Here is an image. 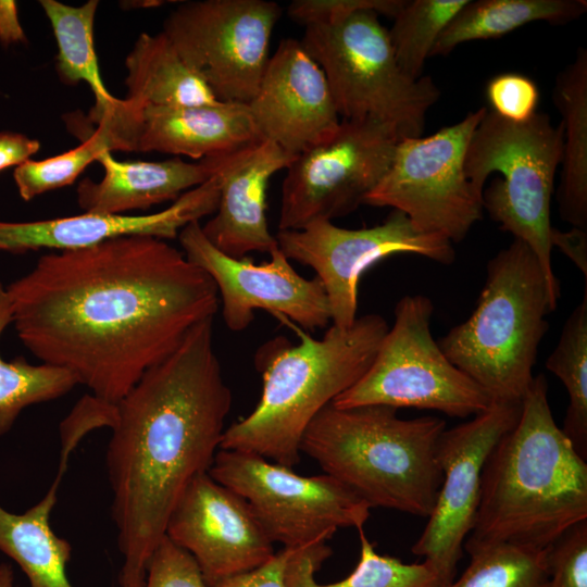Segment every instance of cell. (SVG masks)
<instances>
[{
	"mask_svg": "<svg viewBox=\"0 0 587 587\" xmlns=\"http://www.w3.org/2000/svg\"><path fill=\"white\" fill-rule=\"evenodd\" d=\"M7 290L23 345L110 403L218 309L213 279L152 236L43 254Z\"/></svg>",
	"mask_w": 587,
	"mask_h": 587,
	"instance_id": "obj_1",
	"label": "cell"
},
{
	"mask_svg": "<svg viewBox=\"0 0 587 587\" xmlns=\"http://www.w3.org/2000/svg\"><path fill=\"white\" fill-rule=\"evenodd\" d=\"M213 320L192 327L115 403L105 463L123 557L120 587H145L172 510L220 450L233 395L214 350Z\"/></svg>",
	"mask_w": 587,
	"mask_h": 587,
	"instance_id": "obj_2",
	"label": "cell"
},
{
	"mask_svg": "<svg viewBox=\"0 0 587 587\" xmlns=\"http://www.w3.org/2000/svg\"><path fill=\"white\" fill-rule=\"evenodd\" d=\"M516 424L489 453L473 529L463 548H549L587 520V463L554 422L544 374L534 376Z\"/></svg>",
	"mask_w": 587,
	"mask_h": 587,
	"instance_id": "obj_3",
	"label": "cell"
},
{
	"mask_svg": "<svg viewBox=\"0 0 587 587\" xmlns=\"http://www.w3.org/2000/svg\"><path fill=\"white\" fill-rule=\"evenodd\" d=\"M298 344L275 337L255 353L262 394L246 417L225 428L220 449L253 453L292 469L311 421L369 370L388 330L379 314L332 325L321 339L292 325Z\"/></svg>",
	"mask_w": 587,
	"mask_h": 587,
	"instance_id": "obj_4",
	"label": "cell"
},
{
	"mask_svg": "<svg viewBox=\"0 0 587 587\" xmlns=\"http://www.w3.org/2000/svg\"><path fill=\"white\" fill-rule=\"evenodd\" d=\"M446 422L402 420L397 409L326 405L307 427L300 451L371 508L428 517L442 482L437 447Z\"/></svg>",
	"mask_w": 587,
	"mask_h": 587,
	"instance_id": "obj_5",
	"label": "cell"
},
{
	"mask_svg": "<svg viewBox=\"0 0 587 587\" xmlns=\"http://www.w3.org/2000/svg\"><path fill=\"white\" fill-rule=\"evenodd\" d=\"M486 275L471 316L438 345L492 401L521 402L553 311L547 282L532 249L516 238L489 260Z\"/></svg>",
	"mask_w": 587,
	"mask_h": 587,
	"instance_id": "obj_6",
	"label": "cell"
},
{
	"mask_svg": "<svg viewBox=\"0 0 587 587\" xmlns=\"http://www.w3.org/2000/svg\"><path fill=\"white\" fill-rule=\"evenodd\" d=\"M563 126L536 112L508 121L487 109L469 141L464 173L500 229L525 242L545 274L552 310L561 295L551 263L550 207L561 164Z\"/></svg>",
	"mask_w": 587,
	"mask_h": 587,
	"instance_id": "obj_7",
	"label": "cell"
},
{
	"mask_svg": "<svg viewBox=\"0 0 587 587\" xmlns=\"http://www.w3.org/2000/svg\"><path fill=\"white\" fill-rule=\"evenodd\" d=\"M378 16L359 10L308 25L300 41L323 70L341 120H373L400 138L421 137L440 89L430 76L412 79L400 68Z\"/></svg>",
	"mask_w": 587,
	"mask_h": 587,
	"instance_id": "obj_8",
	"label": "cell"
},
{
	"mask_svg": "<svg viewBox=\"0 0 587 587\" xmlns=\"http://www.w3.org/2000/svg\"><path fill=\"white\" fill-rule=\"evenodd\" d=\"M434 305L423 295L404 296L395 323L384 336L365 374L332 404L346 409L369 404L434 410L467 417L487 410L491 397L453 365L430 333Z\"/></svg>",
	"mask_w": 587,
	"mask_h": 587,
	"instance_id": "obj_9",
	"label": "cell"
},
{
	"mask_svg": "<svg viewBox=\"0 0 587 587\" xmlns=\"http://www.w3.org/2000/svg\"><path fill=\"white\" fill-rule=\"evenodd\" d=\"M486 111L479 108L426 137L401 138L386 174L363 204L391 207L423 233L462 241L483 218L482 193L467 179L464 159Z\"/></svg>",
	"mask_w": 587,
	"mask_h": 587,
	"instance_id": "obj_10",
	"label": "cell"
},
{
	"mask_svg": "<svg viewBox=\"0 0 587 587\" xmlns=\"http://www.w3.org/2000/svg\"><path fill=\"white\" fill-rule=\"evenodd\" d=\"M210 476L242 497L270 539L299 549L340 527L362 528L371 507L328 474L302 476L253 453L220 449Z\"/></svg>",
	"mask_w": 587,
	"mask_h": 587,
	"instance_id": "obj_11",
	"label": "cell"
},
{
	"mask_svg": "<svg viewBox=\"0 0 587 587\" xmlns=\"http://www.w3.org/2000/svg\"><path fill=\"white\" fill-rule=\"evenodd\" d=\"M280 15L279 4L267 0L185 1L167 15L162 33L218 101L248 104Z\"/></svg>",
	"mask_w": 587,
	"mask_h": 587,
	"instance_id": "obj_12",
	"label": "cell"
},
{
	"mask_svg": "<svg viewBox=\"0 0 587 587\" xmlns=\"http://www.w3.org/2000/svg\"><path fill=\"white\" fill-rule=\"evenodd\" d=\"M400 136L373 120H341L328 141L299 154L282 185L278 230L350 214L386 174Z\"/></svg>",
	"mask_w": 587,
	"mask_h": 587,
	"instance_id": "obj_13",
	"label": "cell"
},
{
	"mask_svg": "<svg viewBox=\"0 0 587 587\" xmlns=\"http://www.w3.org/2000/svg\"><path fill=\"white\" fill-rule=\"evenodd\" d=\"M276 240L289 259L312 267L322 283L333 325L349 328L357 320L358 286L363 273L398 253H414L449 265L453 243L442 235L419 230L401 211L369 228L349 229L316 221L300 229L278 230Z\"/></svg>",
	"mask_w": 587,
	"mask_h": 587,
	"instance_id": "obj_14",
	"label": "cell"
},
{
	"mask_svg": "<svg viewBox=\"0 0 587 587\" xmlns=\"http://www.w3.org/2000/svg\"><path fill=\"white\" fill-rule=\"evenodd\" d=\"M521 402L494 401L472 420L445 429L439 438L437 459L442 482L412 552L425 559L441 587H448L455 578L464 541L475 524L485 462L519 421Z\"/></svg>",
	"mask_w": 587,
	"mask_h": 587,
	"instance_id": "obj_15",
	"label": "cell"
},
{
	"mask_svg": "<svg viewBox=\"0 0 587 587\" xmlns=\"http://www.w3.org/2000/svg\"><path fill=\"white\" fill-rule=\"evenodd\" d=\"M177 238L186 259L213 279L228 329H246L258 309L307 330L324 328L332 321L320 279L302 277L278 247L268 253L270 261L255 264L249 258H233L220 251L199 222L186 225Z\"/></svg>",
	"mask_w": 587,
	"mask_h": 587,
	"instance_id": "obj_16",
	"label": "cell"
},
{
	"mask_svg": "<svg viewBox=\"0 0 587 587\" xmlns=\"http://www.w3.org/2000/svg\"><path fill=\"white\" fill-rule=\"evenodd\" d=\"M165 536L192 555L210 587L275 554L248 502L209 473L187 486L168 516Z\"/></svg>",
	"mask_w": 587,
	"mask_h": 587,
	"instance_id": "obj_17",
	"label": "cell"
},
{
	"mask_svg": "<svg viewBox=\"0 0 587 587\" xmlns=\"http://www.w3.org/2000/svg\"><path fill=\"white\" fill-rule=\"evenodd\" d=\"M262 138L299 155L337 133L341 118L323 70L298 39H283L247 104Z\"/></svg>",
	"mask_w": 587,
	"mask_h": 587,
	"instance_id": "obj_18",
	"label": "cell"
},
{
	"mask_svg": "<svg viewBox=\"0 0 587 587\" xmlns=\"http://www.w3.org/2000/svg\"><path fill=\"white\" fill-rule=\"evenodd\" d=\"M220 171L205 183L183 193L170 207L152 214L84 212L33 222H0V250L16 253L42 248L75 250L123 236L175 239L186 225L215 212L220 199Z\"/></svg>",
	"mask_w": 587,
	"mask_h": 587,
	"instance_id": "obj_19",
	"label": "cell"
},
{
	"mask_svg": "<svg viewBox=\"0 0 587 587\" xmlns=\"http://www.w3.org/2000/svg\"><path fill=\"white\" fill-rule=\"evenodd\" d=\"M298 155L262 140L230 154L222 167L217 208L202 232L223 253L243 258L278 247L266 218V191L271 177L287 168Z\"/></svg>",
	"mask_w": 587,
	"mask_h": 587,
	"instance_id": "obj_20",
	"label": "cell"
},
{
	"mask_svg": "<svg viewBox=\"0 0 587 587\" xmlns=\"http://www.w3.org/2000/svg\"><path fill=\"white\" fill-rule=\"evenodd\" d=\"M129 151H157L191 159L228 155L262 141L247 104L218 101L190 107L130 104L126 120Z\"/></svg>",
	"mask_w": 587,
	"mask_h": 587,
	"instance_id": "obj_21",
	"label": "cell"
},
{
	"mask_svg": "<svg viewBox=\"0 0 587 587\" xmlns=\"http://www.w3.org/2000/svg\"><path fill=\"white\" fill-rule=\"evenodd\" d=\"M229 155L205 158L199 162H186L180 158L120 161L105 151L97 159L104 170L102 179H83L77 187V202L85 212L124 214L175 201L213 177Z\"/></svg>",
	"mask_w": 587,
	"mask_h": 587,
	"instance_id": "obj_22",
	"label": "cell"
},
{
	"mask_svg": "<svg viewBox=\"0 0 587 587\" xmlns=\"http://www.w3.org/2000/svg\"><path fill=\"white\" fill-rule=\"evenodd\" d=\"M552 101L562 116L563 149L557 190L560 216L587 230V50L557 74Z\"/></svg>",
	"mask_w": 587,
	"mask_h": 587,
	"instance_id": "obj_23",
	"label": "cell"
},
{
	"mask_svg": "<svg viewBox=\"0 0 587 587\" xmlns=\"http://www.w3.org/2000/svg\"><path fill=\"white\" fill-rule=\"evenodd\" d=\"M126 100L137 110L218 102L212 90L182 60L164 33H141L126 55Z\"/></svg>",
	"mask_w": 587,
	"mask_h": 587,
	"instance_id": "obj_24",
	"label": "cell"
},
{
	"mask_svg": "<svg viewBox=\"0 0 587 587\" xmlns=\"http://www.w3.org/2000/svg\"><path fill=\"white\" fill-rule=\"evenodd\" d=\"M64 473L58 470L43 498L23 513L0 504V551L21 567L29 587H73L66 574L72 547L50 525Z\"/></svg>",
	"mask_w": 587,
	"mask_h": 587,
	"instance_id": "obj_25",
	"label": "cell"
},
{
	"mask_svg": "<svg viewBox=\"0 0 587 587\" xmlns=\"http://www.w3.org/2000/svg\"><path fill=\"white\" fill-rule=\"evenodd\" d=\"M586 11V0H469L442 30L430 57L448 55L464 42L500 38L533 22L567 24Z\"/></svg>",
	"mask_w": 587,
	"mask_h": 587,
	"instance_id": "obj_26",
	"label": "cell"
},
{
	"mask_svg": "<svg viewBox=\"0 0 587 587\" xmlns=\"http://www.w3.org/2000/svg\"><path fill=\"white\" fill-rule=\"evenodd\" d=\"M58 46L55 70L66 85L86 83L95 95L96 103L88 121L95 123L105 112L116 107L117 99L104 86L95 49L93 24L98 0L73 7L58 0H40Z\"/></svg>",
	"mask_w": 587,
	"mask_h": 587,
	"instance_id": "obj_27",
	"label": "cell"
},
{
	"mask_svg": "<svg viewBox=\"0 0 587 587\" xmlns=\"http://www.w3.org/2000/svg\"><path fill=\"white\" fill-rule=\"evenodd\" d=\"M360 537V559L355 569L344 579L330 584H320L315 573L330 557L326 541L297 549L286 570L288 587H441L437 575L426 563L407 564L399 559L376 552L362 528Z\"/></svg>",
	"mask_w": 587,
	"mask_h": 587,
	"instance_id": "obj_28",
	"label": "cell"
},
{
	"mask_svg": "<svg viewBox=\"0 0 587 587\" xmlns=\"http://www.w3.org/2000/svg\"><path fill=\"white\" fill-rule=\"evenodd\" d=\"M12 321L10 297L0 283V336ZM76 385L77 379L66 370L30 364L22 357L5 361L0 354V436L11 429L25 408L58 399Z\"/></svg>",
	"mask_w": 587,
	"mask_h": 587,
	"instance_id": "obj_29",
	"label": "cell"
},
{
	"mask_svg": "<svg viewBox=\"0 0 587 587\" xmlns=\"http://www.w3.org/2000/svg\"><path fill=\"white\" fill-rule=\"evenodd\" d=\"M587 280L579 304L566 319L546 367L565 386L570 403L561 427L587 460Z\"/></svg>",
	"mask_w": 587,
	"mask_h": 587,
	"instance_id": "obj_30",
	"label": "cell"
},
{
	"mask_svg": "<svg viewBox=\"0 0 587 587\" xmlns=\"http://www.w3.org/2000/svg\"><path fill=\"white\" fill-rule=\"evenodd\" d=\"M96 124L77 147L45 160L29 159L15 167L13 177L23 200L73 184L105 151L125 150L122 134L110 116L103 115Z\"/></svg>",
	"mask_w": 587,
	"mask_h": 587,
	"instance_id": "obj_31",
	"label": "cell"
},
{
	"mask_svg": "<svg viewBox=\"0 0 587 587\" xmlns=\"http://www.w3.org/2000/svg\"><path fill=\"white\" fill-rule=\"evenodd\" d=\"M469 0H405L388 29L400 68L412 79L423 76L426 60L451 20Z\"/></svg>",
	"mask_w": 587,
	"mask_h": 587,
	"instance_id": "obj_32",
	"label": "cell"
},
{
	"mask_svg": "<svg viewBox=\"0 0 587 587\" xmlns=\"http://www.w3.org/2000/svg\"><path fill=\"white\" fill-rule=\"evenodd\" d=\"M547 551L508 544L473 549L467 567L448 587H546Z\"/></svg>",
	"mask_w": 587,
	"mask_h": 587,
	"instance_id": "obj_33",
	"label": "cell"
},
{
	"mask_svg": "<svg viewBox=\"0 0 587 587\" xmlns=\"http://www.w3.org/2000/svg\"><path fill=\"white\" fill-rule=\"evenodd\" d=\"M547 572L546 587H587V520L548 548Z\"/></svg>",
	"mask_w": 587,
	"mask_h": 587,
	"instance_id": "obj_34",
	"label": "cell"
},
{
	"mask_svg": "<svg viewBox=\"0 0 587 587\" xmlns=\"http://www.w3.org/2000/svg\"><path fill=\"white\" fill-rule=\"evenodd\" d=\"M145 587L210 586L192 555L164 536L148 562Z\"/></svg>",
	"mask_w": 587,
	"mask_h": 587,
	"instance_id": "obj_35",
	"label": "cell"
},
{
	"mask_svg": "<svg viewBox=\"0 0 587 587\" xmlns=\"http://www.w3.org/2000/svg\"><path fill=\"white\" fill-rule=\"evenodd\" d=\"M486 97L495 113L511 122H524L536 113L539 90L529 77L501 73L486 86Z\"/></svg>",
	"mask_w": 587,
	"mask_h": 587,
	"instance_id": "obj_36",
	"label": "cell"
},
{
	"mask_svg": "<svg viewBox=\"0 0 587 587\" xmlns=\"http://www.w3.org/2000/svg\"><path fill=\"white\" fill-rule=\"evenodd\" d=\"M405 0H295L288 7V15L305 26L347 16L359 10H372L394 17Z\"/></svg>",
	"mask_w": 587,
	"mask_h": 587,
	"instance_id": "obj_37",
	"label": "cell"
},
{
	"mask_svg": "<svg viewBox=\"0 0 587 587\" xmlns=\"http://www.w3.org/2000/svg\"><path fill=\"white\" fill-rule=\"evenodd\" d=\"M115 403L105 402L96 397L82 398L61 426L62 451L60 461L67 462L78 441L97 427L112 426Z\"/></svg>",
	"mask_w": 587,
	"mask_h": 587,
	"instance_id": "obj_38",
	"label": "cell"
},
{
	"mask_svg": "<svg viewBox=\"0 0 587 587\" xmlns=\"http://www.w3.org/2000/svg\"><path fill=\"white\" fill-rule=\"evenodd\" d=\"M296 550L283 548L275 552L264 564L251 571L227 577L212 587H288L286 584V570Z\"/></svg>",
	"mask_w": 587,
	"mask_h": 587,
	"instance_id": "obj_39",
	"label": "cell"
},
{
	"mask_svg": "<svg viewBox=\"0 0 587 587\" xmlns=\"http://www.w3.org/2000/svg\"><path fill=\"white\" fill-rule=\"evenodd\" d=\"M40 149V142L23 134L0 133V172L29 160Z\"/></svg>",
	"mask_w": 587,
	"mask_h": 587,
	"instance_id": "obj_40",
	"label": "cell"
},
{
	"mask_svg": "<svg viewBox=\"0 0 587 587\" xmlns=\"http://www.w3.org/2000/svg\"><path fill=\"white\" fill-rule=\"evenodd\" d=\"M550 241L579 268L587 280V230L572 227L563 232L552 227Z\"/></svg>",
	"mask_w": 587,
	"mask_h": 587,
	"instance_id": "obj_41",
	"label": "cell"
},
{
	"mask_svg": "<svg viewBox=\"0 0 587 587\" xmlns=\"http://www.w3.org/2000/svg\"><path fill=\"white\" fill-rule=\"evenodd\" d=\"M25 39L17 18L15 1H0V41L8 46L12 42L25 41Z\"/></svg>",
	"mask_w": 587,
	"mask_h": 587,
	"instance_id": "obj_42",
	"label": "cell"
},
{
	"mask_svg": "<svg viewBox=\"0 0 587 587\" xmlns=\"http://www.w3.org/2000/svg\"><path fill=\"white\" fill-rule=\"evenodd\" d=\"M0 587H16L11 565L0 563Z\"/></svg>",
	"mask_w": 587,
	"mask_h": 587,
	"instance_id": "obj_43",
	"label": "cell"
}]
</instances>
